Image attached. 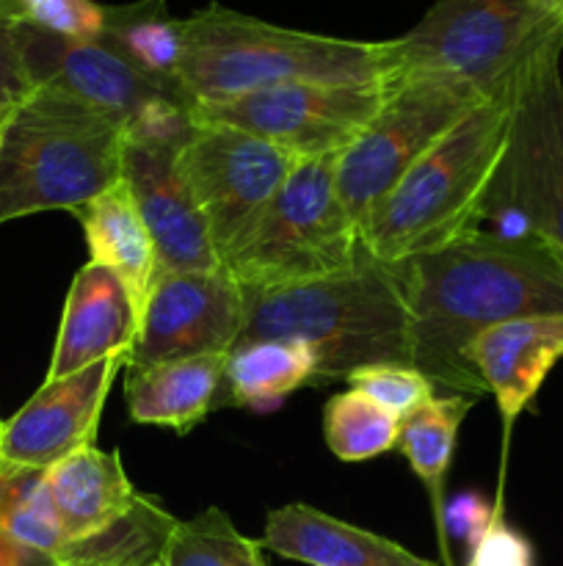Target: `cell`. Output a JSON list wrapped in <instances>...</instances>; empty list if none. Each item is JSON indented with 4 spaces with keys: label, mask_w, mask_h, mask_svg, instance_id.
<instances>
[{
    "label": "cell",
    "mask_w": 563,
    "mask_h": 566,
    "mask_svg": "<svg viewBox=\"0 0 563 566\" xmlns=\"http://www.w3.org/2000/svg\"><path fill=\"white\" fill-rule=\"evenodd\" d=\"M412 365L442 392L489 396L467 348L480 332L524 315H563V265L535 238L472 230L397 265Z\"/></svg>",
    "instance_id": "obj_1"
},
{
    "label": "cell",
    "mask_w": 563,
    "mask_h": 566,
    "mask_svg": "<svg viewBox=\"0 0 563 566\" xmlns=\"http://www.w3.org/2000/svg\"><path fill=\"white\" fill-rule=\"evenodd\" d=\"M246 307L241 340L301 343L315 359V387L348 379L368 365H412L397 265L381 263L364 247L346 274L246 293Z\"/></svg>",
    "instance_id": "obj_2"
},
{
    "label": "cell",
    "mask_w": 563,
    "mask_h": 566,
    "mask_svg": "<svg viewBox=\"0 0 563 566\" xmlns=\"http://www.w3.org/2000/svg\"><path fill=\"white\" fill-rule=\"evenodd\" d=\"M511 94L469 111L375 205L362 230L375 260L401 265L480 230L511 138Z\"/></svg>",
    "instance_id": "obj_3"
},
{
    "label": "cell",
    "mask_w": 563,
    "mask_h": 566,
    "mask_svg": "<svg viewBox=\"0 0 563 566\" xmlns=\"http://www.w3.org/2000/svg\"><path fill=\"white\" fill-rule=\"evenodd\" d=\"M125 125L59 88L33 86L0 122V224L70 210L121 180Z\"/></svg>",
    "instance_id": "obj_4"
},
{
    "label": "cell",
    "mask_w": 563,
    "mask_h": 566,
    "mask_svg": "<svg viewBox=\"0 0 563 566\" xmlns=\"http://www.w3.org/2000/svg\"><path fill=\"white\" fill-rule=\"evenodd\" d=\"M379 81V42L270 25L221 3L182 20L177 86L196 103L282 83Z\"/></svg>",
    "instance_id": "obj_5"
},
{
    "label": "cell",
    "mask_w": 563,
    "mask_h": 566,
    "mask_svg": "<svg viewBox=\"0 0 563 566\" xmlns=\"http://www.w3.org/2000/svg\"><path fill=\"white\" fill-rule=\"evenodd\" d=\"M563 22L533 0H436L403 36L379 42V77L445 75L480 97H508Z\"/></svg>",
    "instance_id": "obj_6"
},
{
    "label": "cell",
    "mask_w": 563,
    "mask_h": 566,
    "mask_svg": "<svg viewBox=\"0 0 563 566\" xmlns=\"http://www.w3.org/2000/svg\"><path fill=\"white\" fill-rule=\"evenodd\" d=\"M337 160L340 155L296 158L248 241L224 260L243 291L329 280L357 265L362 235L337 191Z\"/></svg>",
    "instance_id": "obj_7"
},
{
    "label": "cell",
    "mask_w": 563,
    "mask_h": 566,
    "mask_svg": "<svg viewBox=\"0 0 563 566\" xmlns=\"http://www.w3.org/2000/svg\"><path fill=\"white\" fill-rule=\"evenodd\" d=\"M379 83L384 88L379 111L337 160V191L359 235L375 205L486 99L445 75H395L379 77Z\"/></svg>",
    "instance_id": "obj_8"
},
{
    "label": "cell",
    "mask_w": 563,
    "mask_h": 566,
    "mask_svg": "<svg viewBox=\"0 0 563 566\" xmlns=\"http://www.w3.org/2000/svg\"><path fill=\"white\" fill-rule=\"evenodd\" d=\"M563 39L528 64L511 94V138L491 193V213L519 219L563 265Z\"/></svg>",
    "instance_id": "obj_9"
},
{
    "label": "cell",
    "mask_w": 563,
    "mask_h": 566,
    "mask_svg": "<svg viewBox=\"0 0 563 566\" xmlns=\"http://www.w3.org/2000/svg\"><path fill=\"white\" fill-rule=\"evenodd\" d=\"M22 59L31 86L59 88L116 116L127 138L182 144L191 138L193 103L177 88L144 75L105 42H77L22 25Z\"/></svg>",
    "instance_id": "obj_10"
},
{
    "label": "cell",
    "mask_w": 563,
    "mask_h": 566,
    "mask_svg": "<svg viewBox=\"0 0 563 566\" xmlns=\"http://www.w3.org/2000/svg\"><path fill=\"white\" fill-rule=\"evenodd\" d=\"M296 155L226 125H193L177 153V169L191 191L219 263L230 260L259 224L285 186Z\"/></svg>",
    "instance_id": "obj_11"
},
{
    "label": "cell",
    "mask_w": 563,
    "mask_h": 566,
    "mask_svg": "<svg viewBox=\"0 0 563 566\" xmlns=\"http://www.w3.org/2000/svg\"><path fill=\"white\" fill-rule=\"evenodd\" d=\"M373 83H282L237 97L196 103L193 125H226L287 149L296 158L342 155L379 111Z\"/></svg>",
    "instance_id": "obj_12"
},
{
    "label": "cell",
    "mask_w": 563,
    "mask_h": 566,
    "mask_svg": "<svg viewBox=\"0 0 563 566\" xmlns=\"http://www.w3.org/2000/svg\"><path fill=\"white\" fill-rule=\"evenodd\" d=\"M246 293L226 274L174 271L160 274L144 304L138 337L125 370H141L171 359L230 354L246 324Z\"/></svg>",
    "instance_id": "obj_13"
},
{
    "label": "cell",
    "mask_w": 563,
    "mask_h": 566,
    "mask_svg": "<svg viewBox=\"0 0 563 566\" xmlns=\"http://www.w3.org/2000/svg\"><path fill=\"white\" fill-rule=\"evenodd\" d=\"M125 357L99 359L64 379L44 381L31 401L0 426V468L47 470L92 446Z\"/></svg>",
    "instance_id": "obj_14"
},
{
    "label": "cell",
    "mask_w": 563,
    "mask_h": 566,
    "mask_svg": "<svg viewBox=\"0 0 563 566\" xmlns=\"http://www.w3.org/2000/svg\"><path fill=\"white\" fill-rule=\"evenodd\" d=\"M177 144L125 136L121 180L130 188L158 254V276L174 271H215L219 254L191 191L177 169Z\"/></svg>",
    "instance_id": "obj_15"
},
{
    "label": "cell",
    "mask_w": 563,
    "mask_h": 566,
    "mask_svg": "<svg viewBox=\"0 0 563 566\" xmlns=\"http://www.w3.org/2000/svg\"><path fill=\"white\" fill-rule=\"evenodd\" d=\"M138 337V315L119 276L88 260L72 280L44 381L64 379L99 359L125 357Z\"/></svg>",
    "instance_id": "obj_16"
},
{
    "label": "cell",
    "mask_w": 563,
    "mask_h": 566,
    "mask_svg": "<svg viewBox=\"0 0 563 566\" xmlns=\"http://www.w3.org/2000/svg\"><path fill=\"white\" fill-rule=\"evenodd\" d=\"M467 359L495 396L506 437L563 359V315H524L480 332Z\"/></svg>",
    "instance_id": "obj_17"
},
{
    "label": "cell",
    "mask_w": 563,
    "mask_h": 566,
    "mask_svg": "<svg viewBox=\"0 0 563 566\" xmlns=\"http://www.w3.org/2000/svg\"><path fill=\"white\" fill-rule=\"evenodd\" d=\"M259 542L276 556L309 566H439L414 556L386 536L331 517L309 503L270 509Z\"/></svg>",
    "instance_id": "obj_18"
},
{
    "label": "cell",
    "mask_w": 563,
    "mask_h": 566,
    "mask_svg": "<svg viewBox=\"0 0 563 566\" xmlns=\"http://www.w3.org/2000/svg\"><path fill=\"white\" fill-rule=\"evenodd\" d=\"M44 473L66 545L103 531L121 517L138 495L119 451H103L94 442L72 451Z\"/></svg>",
    "instance_id": "obj_19"
},
{
    "label": "cell",
    "mask_w": 563,
    "mask_h": 566,
    "mask_svg": "<svg viewBox=\"0 0 563 566\" xmlns=\"http://www.w3.org/2000/svg\"><path fill=\"white\" fill-rule=\"evenodd\" d=\"M75 216L86 235L92 263L119 276L141 321L144 304L158 280V254L127 182L119 180L105 188Z\"/></svg>",
    "instance_id": "obj_20"
},
{
    "label": "cell",
    "mask_w": 563,
    "mask_h": 566,
    "mask_svg": "<svg viewBox=\"0 0 563 566\" xmlns=\"http://www.w3.org/2000/svg\"><path fill=\"white\" fill-rule=\"evenodd\" d=\"M226 354L171 359L127 370V412L138 426H160L188 434L215 407Z\"/></svg>",
    "instance_id": "obj_21"
},
{
    "label": "cell",
    "mask_w": 563,
    "mask_h": 566,
    "mask_svg": "<svg viewBox=\"0 0 563 566\" xmlns=\"http://www.w3.org/2000/svg\"><path fill=\"white\" fill-rule=\"evenodd\" d=\"M315 359L296 340H241L224 359L215 407L268 409L312 385Z\"/></svg>",
    "instance_id": "obj_22"
},
{
    "label": "cell",
    "mask_w": 563,
    "mask_h": 566,
    "mask_svg": "<svg viewBox=\"0 0 563 566\" xmlns=\"http://www.w3.org/2000/svg\"><path fill=\"white\" fill-rule=\"evenodd\" d=\"M180 520L171 517L158 497L138 492L121 517L86 539L64 545L59 566H158L166 542Z\"/></svg>",
    "instance_id": "obj_23"
},
{
    "label": "cell",
    "mask_w": 563,
    "mask_h": 566,
    "mask_svg": "<svg viewBox=\"0 0 563 566\" xmlns=\"http://www.w3.org/2000/svg\"><path fill=\"white\" fill-rule=\"evenodd\" d=\"M472 407L475 398L445 392V396H434L428 403H423L408 418L401 420L397 448L406 457L414 475L425 484L431 509H434L436 531L442 525L445 481L453 462V451H456L458 429H461L464 418H467Z\"/></svg>",
    "instance_id": "obj_24"
},
{
    "label": "cell",
    "mask_w": 563,
    "mask_h": 566,
    "mask_svg": "<svg viewBox=\"0 0 563 566\" xmlns=\"http://www.w3.org/2000/svg\"><path fill=\"white\" fill-rule=\"evenodd\" d=\"M99 42L166 86L177 88L182 55V20H174L166 0H138L130 6H105V33ZM185 94V92H182Z\"/></svg>",
    "instance_id": "obj_25"
},
{
    "label": "cell",
    "mask_w": 563,
    "mask_h": 566,
    "mask_svg": "<svg viewBox=\"0 0 563 566\" xmlns=\"http://www.w3.org/2000/svg\"><path fill=\"white\" fill-rule=\"evenodd\" d=\"M0 534L53 558L64 551L66 534L44 470L0 468Z\"/></svg>",
    "instance_id": "obj_26"
},
{
    "label": "cell",
    "mask_w": 563,
    "mask_h": 566,
    "mask_svg": "<svg viewBox=\"0 0 563 566\" xmlns=\"http://www.w3.org/2000/svg\"><path fill=\"white\" fill-rule=\"evenodd\" d=\"M263 551V542L243 536L226 512L208 506L177 523L158 566H268Z\"/></svg>",
    "instance_id": "obj_27"
},
{
    "label": "cell",
    "mask_w": 563,
    "mask_h": 566,
    "mask_svg": "<svg viewBox=\"0 0 563 566\" xmlns=\"http://www.w3.org/2000/svg\"><path fill=\"white\" fill-rule=\"evenodd\" d=\"M401 420L364 392L348 387L323 407V437L329 451L342 462H370L397 448Z\"/></svg>",
    "instance_id": "obj_28"
},
{
    "label": "cell",
    "mask_w": 563,
    "mask_h": 566,
    "mask_svg": "<svg viewBox=\"0 0 563 566\" xmlns=\"http://www.w3.org/2000/svg\"><path fill=\"white\" fill-rule=\"evenodd\" d=\"M346 381L353 390L373 398L379 407L395 415L397 420L408 418L414 409H419L436 396V387L414 365H368V368L353 370Z\"/></svg>",
    "instance_id": "obj_29"
},
{
    "label": "cell",
    "mask_w": 563,
    "mask_h": 566,
    "mask_svg": "<svg viewBox=\"0 0 563 566\" xmlns=\"http://www.w3.org/2000/svg\"><path fill=\"white\" fill-rule=\"evenodd\" d=\"M25 22L55 36L99 42L105 33V6L94 0H14Z\"/></svg>",
    "instance_id": "obj_30"
},
{
    "label": "cell",
    "mask_w": 563,
    "mask_h": 566,
    "mask_svg": "<svg viewBox=\"0 0 563 566\" xmlns=\"http://www.w3.org/2000/svg\"><path fill=\"white\" fill-rule=\"evenodd\" d=\"M22 25L25 17L20 6L14 0H0V114L14 108L33 88L22 59Z\"/></svg>",
    "instance_id": "obj_31"
},
{
    "label": "cell",
    "mask_w": 563,
    "mask_h": 566,
    "mask_svg": "<svg viewBox=\"0 0 563 566\" xmlns=\"http://www.w3.org/2000/svg\"><path fill=\"white\" fill-rule=\"evenodd\" d=\"M495 514L497 509H491V503L484 495H478V492H458L453 501H445L439 525V545L445 562H450L447 536H453L456 542L467 545V551H472L480 542V536L486 534V528L491 525Z\"/></svg>",
    "instance_id": "obj_32"
},
{
    "label": "cell",
    "mask_w": 563,
    "mask_h": 566,
    "mask_svg": "<svg viewBox=\"0 0 563 566\" xmlns=\"http://www.w3.org/2000/svg\"><path fill=\"white\" fill-rule=\"evenodd\" d=\"M467 566H535V551L522 531L511 528L497 509L495 520L469 551Z\"/></svg>",
    "instance_id": "obj_33"
},
{
    "label": "cell",
    "mask_w": 563,
    "mask_h": 566,
    "mask_svg": "<svg viewBox=\"0 0 563 566\" xmlns=\"http://www.w3.org/2000/svg\"><path fill=\"white\" fill-rule=\"evenodd\" d=\"M0 566H59L53 556L0 534Z\"/></svg>",
    "instance_id": "obj_34"
},
{
    "label": "cell",
    "mask_w": 563,
    "mask_h": 566,
    "mask_svg": "<svg viewBox=\"0 0 563 566\" xmlns=\"http://www.w3.org/2000/svg\"><path fill=\"white\" fill-rule=\"evenodd\" d=\"M535 6H539L541 11H546V14L557 17V20L563 22V0H533Z\"/></svg>",
    "instance_id": "obj_35"
},
{
    "label": "cell",
    "mask_w": 563,
    "mask_h": 566,
    "mask_svg": "<svg viewBox=\"0 0 563 566\" xmlns=\"http://www.w3.org/2000/svg\"><path fill=\"white\" fill-rule=\"evenodd\" d=\"M6 114H9V111H6ZM6 114H0V122H3V116H6Z\"/></svg>",
    "instance_id": "obj_36"
},
{
    "label": "cell",
    "mask_w": 563,
    "mask_h": 566,
    "mask_svg": "<svg viewBox=\"0 0 563 566\" xmlns=\"http://www.w3.org/2000/svg\"><path fill=\"white\" fill-rule=\"evenodd\" d=\"M0 426H3V420H0Z\"/></svg>",
    "instance_id": "obj_37"
}]
</instances>
